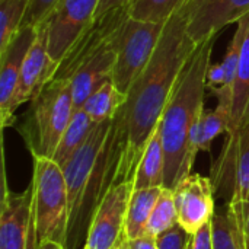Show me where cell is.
I'll return each mask as SVG.
<instances>
[{
  "label": "cell",
  "instance_id": "obj_16",
  "mask_svg": "<svg viewBox=\"0 0 249 249\" xmlns=\"http://www.w3.org/2000/svg\"><path fill=\"white\" fill-rule=\"evenodd\" d=\"M241 22L244 25V39L233 90L229 131L238 130L249 121V15L242 18Z\"/></svg>",
  "mask_w": 249,
  "mask_h": 249
},
{
  "label": "cell",
  "instance_id": "obj_15",
  "mask_svg": "<svg viewBox=\"0 0 249 249\" xmlns=\"http://www.w3.org/2000/svg\"><path fill=\"white\" fill-rule=\"evenodd\" d=\"M38 28L23 26L9 47L0 54V118L1 127H12L16 121L12 101L18 88L23 60L36 38Z\"/></svg>",
  "mask_w": 249,
  "mask_h": 249
},
{
  "label": "cell",
  "instance_id": "obj_19",
  "mask_svg": "<svg viewBox=\"0 0 249 249\" xmlns=\"http://www.w3.org/2000/svg\"><path fill=\"white\" fill-rule=\"evenodd\" d=\"M212 226L214 249H247L238 209L233 204L225 203L216 207Z\"/></svg>",
  "mask_w": 249,
  "mask_h": 249
},
{
  "label": "cell",
  "instance_id": "obj_28",
  "mask_svg": "<svg viewBox=\"0 0 249 249\" xmlns=\"http://www.w3.org/2000/svg\"><path fill=\"white\" fill-rule=\"evenodd\" d=\"M191 241L193 235L179 225H175L156 238V247L158 249H188Z\"/></svg>",
  "mask_w": 249,
  "mask_h": 249
},
{
  "label": "cell",
  "instance_id": "obj_22",
  "mask_svg": "<svg viewBox=\"0 0 249 249\" xmlns=\"http://www.w3.org/2000/svg\"><path fill=\"white\" fill-rule=\"evenodd\" d=\"M124 93H121L111 79L104 82L95 89L82 105V109L92 118L93 123H102L112 120L118 109L125 102Z\"/></svg>",
  "mask_w": 249,
  "mask_h": 249
},
{
  "label": "cell",
  "instance_id": "obj_3",
  "mask_svg": "<svg viewBox=\"0 0 249 249\" xmlns=\"http://www.w3.org/2000/svg\"><path fill=\"white\" fill-rule=\"evenodd\" d=\"M216 38L200 44L185 61L163 111L159 131L165 153L163 187L175 190L187 177L197 156L193 147V127L204 111L207 70Z\"/></svg>",
  "mask_w": 249,
  "mask_h": 249
},
{
  "label": "cell",
  "instance_id": "obj_20",
  "mask_svg": "<svg viewBox=\"0 0 249 249\" xmlns=\"http://www.w3.org/2000/svg\"><path fill=\"white\" fill-rule=\"evenodd\" d=\"M244 39V25L239 20L236 23V31L226 48L225 57L222 60V64L225 67V83L222 88L212 90V93L217 99V108L225 111L231 115L232 111V102H233V90H235V82L238 76V66H239V57H241V47Z\"/></svg>",
  "mask_w": 249,
  "mask_h": 249
},
{
  "label": "cell",
  "instance_id": "obj_36",
  "mask_svg": "<svg viewBox=\"0 0 249 249\" xmlns=\"http://www.w3.org/2000/svg\"><path fill=\"white\" fill-rule=\"evenodd\" d=\"M188 249H193V241H191V244L188 245Z\"/></svg>",
  "mask_w": 249,
  "mask_h": 249
},
{
  "label": "cell",
  "instance_id": "obj_21",
  "mask_svg": "<svg viewBox=\"0 0 249 249\" xmlns=\"http://www.w3.org/2000/svg\"><path fill=\"white\" fill-rule=\"evenodd\" d=\"M231 128V115L219 109H206L201 112L193 127L191 142L196 152H210L213 142L220 134H228Z\"/></svg>",
  "mask_w": 249,
  "mask_h": 249
},
{
  "label": "cell",
  "instance_id": "obj_32",
  "mask_svg": "<svg viewBox=\"0 0 249 249\" xmlns=\"http://www.w3.org/2000/svg\"><path fill=\"white\" fill-rule=\"evenodd\" d=\"M130 242V248L131 249H158L156 247V238L143 235L137 239L128 241Z\"/></svg>",
  "mask_w": 249,
  "mask_h": 249
},
{
  "label": "cell",
  "instance_id": "obj_12",
  "mask_svg": "<svg viewBox=\"0 0 249 249\" xmlns=\"http://www.w3.org/2000/svg\"><path fill=\"white\" fill-rule=\"evenodd\" d=\"M101 0H60L44 22L48 35V50L60 63L80 32L95 19Z\"/></svg>",
  "mask_w": 249,
  "mask_h": 249
},
{
  "label": "cell",
  "instance_id": "obj_25",
  "mask_svg": "<svg viewBox=\"0 0 249 249\" xmlns=\"http://www.w3.org/2000/svg\"><path fill=\"white\" fill-rule=\"evenodd\" d=\"M175 225H178V210H177V204H175L174 191L163 187V190L158 198V203L152 212L149 223L146 226L144 235L158 238L160 233L169 231Z\"/></svg>",
  "mask_w": 249,
  "mask_h": 249
},
{
  "label": "cell",
  "instance_id": "obj_4",
  "mask_svg": "<svg viewBox=\"0 0 249 249\" xmlns=\"http://www.w3.org/2000/svg\"><path fill=\"white\" fill-rule=\"evenodd\" d=\"M128 16V4H124L95 18L58 63L54 79L69 82L76 108H82L89 95L111 79L117 41Z\"/></svg>",
  "mask_w": 249,
  "mask_h": 249
},
{
  "label": "cell",
  "instance_id": "obj_10",
  "mask_svg": "<svg viewBox=\"0 0 249 249\" xmlns=\"http://www.w3.org/2000/svg\"><path fill=\"white\" fill-rule=\"evenodd\" d=\"M181 10L188 35L200 45L249 15V0H185Z\"/></svg>",
  "mask_w": 249,
  "mask_h": 249
},
{
  "label": "cell",
  "instance_id": "obj_2",
  "mask_svg": "<svg viewBox=\"0 0 249 249\" xmlns=\"http://www.w3.org/2000/svg\"><path fill=\"white\" fill-rule=\"evenodd\" d=\"M121 155V139L112 118L96 123L86 142L61 166L69 194L67 249H79L96 207L118 184Z\"/></svg>",
  "mask_w": 249,
  "mask_h": 249
},
{
  "label": "cell",
  "instance_id": "obj_26",
  "mask_svg": "<svg viewBox=\"0 0 249 249\" xmlns=\"http://www.w3.org/2000/svg\"><path fill=\"white\" fill-rule=\"evenodd\" d=\"M185 0H130V16L139 20L166 23Z\"/></svg>",
  "mask_w": 249,
  "mask_h": 249
},
{
  "label": "cell",
  "instance_id": "obj_30",
  "mask_svg": "<svg viewBox=\"0 0 249 249\" xmlns=\"http://www.w3.org/2000/svg\"><path fill=\"white\" fill-rule=\"evenodd\" d=\"M225 83V67L222 61L212 63L207 70V89L214 90L222 88Z\"/></svg>",
  "mask_w": 249,
  "mask_h": 249
},
{
  "label": "cell",
  "instance_id": "obj_11",
  "mask_svg": "<svg viewBox=\"0 0 249 249\" xmlns=\"http://www.w3.org/2000/svg\"><path fill=\"white\" fill-rule=\"evenodd\" d=\"M0 249H36L32 185L23 193H12L3 177L0 207Z\"/></svg>",
  "mask_w": 249,
  "mask_h": 249
},
{
  "label": "cell",
  "instance_id": "obj_23",
  "mask_svg": "<svg viewBox=\"0 0 249 249\" xmlns=\"http://www.w3.org/2000/svg\"><path fill=\"white\" fill-rule=\"evenodd\" d=\"M95 124L96 123H93L92 118L82 108H76L74 114H73V117L58 143V147H57L53 159L60 166H63L76 153V150L86 142V139L89 137Z\"/></svg>",
  "mask_w": 249,
  "mask_h": 249
},
{
  "label": "cell",
  "instance_id": "obj_1",
  "mask_svg": "<svg viewBox=\"0 0 249 249\" xmlns=\"http://www.w3.org/2000/svg\"><path fill=\"white\" fill-rule=\"evenodd\" d=\"M197 47L187 32L179 7L165 23L149 66L131 85L124 105L114 117L123 147L118 182H133L147 143L160 124L174 85Z\"/></svg>",
  "mask_w": 249,
  "mask_h": 249
},
{
  "label": "cell",
  "instance_id": "obj_35",
  "mask_svg": "<svg viewBox=\"0 0 249 249\" xmlns=\"http://www.w3.org/2000/svg\"><path fill=\"white\" fill-rule=\"evenodd\" d=\"M115 249H131L130 248V242H128L127 236H124V238H123V241L117 245V248Z\"/></svg>",
  "mask_w": 249,
  "mask_h": 249
},
{
  "label": "cell",
  "instance_id": "obj_27",
  "mask_svg": "<svg viewBox=\"0 0 249 249\" xmlns=\"http://www.w3.org/2000/svg\"><path fill=\"white\" fill-rule=\"evenodd\" d=\"M60 3V0H31L28 12L25 15L23 19V26H39L42 25L50 15L53 13V10L55 9V6Z\"/></svg>",
  "mask_w": 249,
  "mask_h": 249
},
{
  "label": "cell",
  "instance_id": "obj_18",
  "mask_svg": "<svg viewBox=\"0 0 249 249\" xmlns=\"http://www.w3.org/2000/svg\"><path fill=\"white\" fill-rule=\"evenodd\" d=\"M163 187H152L143 190H133L127 209L124 233L128 241L137 239L146 233V226Z\"/></svg>",
  "mask_w": 249,
  "mask_h": 249
},
{
  "label": "cell",
  "instance_id": "obj_7",
  "mask_svg": "<svg viewBox=\"0 0 249 249\" xmlns=\"http://www.w3.org/2000/svg\"><path fill=\"white\" fill-rule=\"evenodd\" d=\"M165 23L139 20L131 16L125 20L118 41L117 58L111 80L117 89L127 95L131 85L149 66L160 41Z\"/></svg>",
  "mask_w": 249,
  "mask_h": 249
},
{
  "label": "cell",
  "instance_id": "obj_37",
  "mask_svg": "<svg viewBox=\"0 0 249 249\" xmlns=\"http://www.w3.org/2000/svg\"><path fill=\"white\" fill-rule=\"evenodd\" d=\"M83 249H88V248H85V247H83Z\"/></svg>",
  "mask_w": 249,
  "mask_h": 249
},
{
  "label": "cell",
  "instance_id": "obj_24",
  "mask_svg": "<svg viewBox=\"0 0 249 249\" xmlns=\"http://www.w3.org/2000/svg\"><path fill=\"white\" fill-rule=\"evenodd\" d=\"M31 0H0V54L22 29Z\"/></svg>",
  "mask_w": 249,
  "mask_h": 249
},
{
  "label": "cell",
  "instance_id": "obj_34",
  "mask_svg": "<svg viewBox=\"0 0 249 249\" xmlns=\"http://www.w3.org/2000/svg\"><path fill=\"white\" fill-rule=\"evenodd\" d=\"M36 249H67L64 245L58 244V242H54V241H45L42 244H39Z\"/></svg>",
  "mask_w": 249,
  "mask_h": 249
},
{
  "label": "cell",
  "instance_id": "obj_33",
  "mask_svg": "<svg viewBox=\"0 0 249 249\" xmlns=\"http://www.w3.org/2000/svg\"><path fill=\"white\" fill-rule=\"evenodd\" d=\"M128 1H130V0H101V3H99V6H98V10H96L95 18L102 16V15L108 13L109 10L117 9V7H120V6L128 4Z\"/></svg>",
  "mask_w": 249,
  "mask_h": 249
},
{
  "label": "cell",
  "instance_id": "obj_6",
  "mask_svg": "<svg viewBox=\"0 0 249 249\" xmlns=\"http://www.w3.org/2000/svg\"><path fill=\"white\" fill-rule=\"evenodd\" d=\"M32 209L36 247L54 241L67 248L69 194L63 168L50 158L32 156Z\"/></svg>",
  "mask_w": 249,
  "mask_h": 249
},
{
  "label": "cell",
  "instance_id": "obj_9",
  "mask_svg": "<svg viewBox=\"0 0 249 249\" xmlns=\"http://www.w3.org/2000/svg\"><path fill=\"white\" fill-rule=\"evenodd\" d=\"M133 193V182H118L109 188L90 220L85 248L115 249L125 236L127 209Z\"/></svg>",
  "mask_w": 249,
  "mask_h": 249
},
{
  "label": "cell",
  "instance_id": "obj_14",
  "mask_svg": "<svg viewBox=\"0 0 249 249\" xmlns=\"http://www.w3.org/2000/svg\"><path fill=\"white\" fill-rule=\"evenodd\" d=\"M178 210V225L194 235L212 220L214 206V187L212 178L191 174L174 190Z\"/></svg>",
  "mask_w": 249,
  "mask_h": 249
},
{
  "label": "cell",
  "instance_id": "obj_8",
  "mask_svg": "<svg viewBox=\"0 0 249 249\" xmlns=\"http://www.w3.org/2000/svg\"><path fill=\"white\" fill-rule=\"evenodd\" d=\"M210 178L214 196L223 197L226 203L249 201V121L228 133Z\"/></svg>",
  "mask_w": 249,
  "mask_h": 249
},
{
  "label": "cell",
  "instance_id": "obj_13",
  "mask_svg": "<svg viewBox=\"0 0 249 249\" xmlns=\"http://www.w3.org/2000/svg\"><path fill=\"white\" fill-rule=\"evenodd\" d=\"M36 28V38L23 60L18 88L12 101L13 114L20 105L31 102L55 77L58 69V63L53 58L48 50V35L45 23Z\"/></svg>",
  "mask_w": 249,
  "mask_h": 249
},
{
  "label": "cell",
  "instance_id": "obj_29",
  "mask_svg": "<svg viewBox=\"0 0 249 249\" xmlns=\"http://www.w3.org/2000/svg\"><path fill=\"white\" fill-rule=\"evenodd\" d=\"M193 249H214L213 247V226L212 220L201 226L193 235Z\"/></svg>",
  "mask_w": 249,
  "mask_h": 249
},
{
  "label": "cell",
  "instance_id": "obj_17",
  "mask_svg": "<svg viewBox=\"0 0 249 249\" xmlns=\"http://www.w3.org/2000/svg\"><path fill=\"white\" fill-rule=\"evenodd\" d=\"M165 177V153L160 140L159 127L152 136L147 147L139 162L133 179V190H143L152 187H163Z\"/></svg>",
  "mask_w": 249,
  "mask_h": 249
},
{
  "label": "cell",
  "instance_id": "obj_5",
  "mask_svg": "<svg viewBox=\"0 0 249 249\" xmlns=\"http://www.w3.org/2000/svg\"><path fill=\"white\" fill-rule=\"evenodd\" d=\"M74 109L70 85L61 79H53L29 102L19 131L32 156L54 158Z\"/></svg>",
  "mask_w": 249,
  "mask_h": 249
},
{
  "label": "cell",
  "instance_id": "obj_31",
  "mask_svg": "<svg viewBox=\"0 0 249 249\" xmlns=\"http://www.w3.org/2000/svg\"><path fill=\"white\" fill-rule=\"evenodd\" d=\"M233 206L238 209V214H239V220H241V228H242L245 245H247V249H249V201L238 203V204H233Z\"/></svg>",
  "mask_w": 249,
  "mask_h": 249
}]
</instances>
